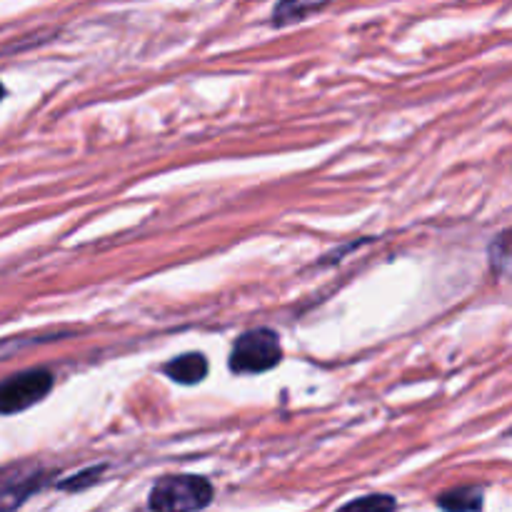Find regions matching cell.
I'll use <instances>...</instances> for the list:
<instances>
[{
	"mask_svg": "<svg viewBox=\"0 0 512 512\" xmlns=\"http://www.w3.org/2000/svg\"><path fill=\"white\" fill-rule=\"evenodd\" d=\"M213 500V485L198 475H170L160 478L153 485L148 498V508L160 512L178 510H203Z\"/></svg>",
	"mask_w": 512,
	"mask_h": 512,
	"instance_id": "6da1fadb",
	"label": "cell"
},
{
	"mask_svg": "<svg viewBox=\"0 0 512 512\" xmlns=\"http://www.w3.org/2000/svg\"><path fill=\"white\" fill-rule=\"evenodd\" d=\"M283 360L280 335L270 328L248 330L240 335L230 353V370L238 375L265 373Z\"/></svg>",
	"mask_w": 512,
	"mask_h": 512,
	"instance_id": "7a4b0ae2",
	"label": "cell"
},
{
	"mask_svg": "<svg viewBox=\"0 0 512 512\" xmlns=\"http://www.w3.org/2000/svg\"><path fill=\"white\" fill-rule=\"evenodd\" d=\"M53 388V375L48 370H28L0 383V415H15L40 403Z\"/></svg>",
	"mask_w": 512,
	"mask_h": 512,
	"instance_id": "3957f363",
	"label": "cell"
},
{
	"mask_svg": "<svg viewBox=\"0 0 512 512\" xmlns=\"http://www.w3.org/2000/svg\"><path fill=\"white\" fill-rule=\"evenodd\" d=\"M165 375L180 385H195L208 375V358L200 353H185L165 365Z\"/></svg>",
	"mask_w": 512,
	"mask_h": 512,
	"instance_id": "277c9868",
	"label": "cell"
},
{
	"mask_svg": "<svg viewBox=\"0 0 512 512\" xmlns=\"http://www.w3.org/2000/svg\"><path fill=\"white\" fill-rule=\"evenodd\" d=\"M330 0H278L273 10V23L275 25H290L298 20L308 18L315 10L325 8Z\"/></svg>",
	"mask_w": 512,
	"mask_h": 512,
	"instance_id": "5b68a950",
	"label": "cell"
},
{
	"mask_svg": "<svg viewBox=\"0 0 512 512\" xmlns=\"http://www.w3.org/2000/svg\"><path fill=\"white\" fill-rule=\"evenodd\" d=\"M438 505L445 510H480L483 508V493H480V488H455L448 490L438 500Z\"/></svg>",
	"mask_w": 512,
	"mask_h": 512,
	"instance_id": "8992f818",
	"label": "cell"
},
{
	"mask_svg": "<svg viewBox=\"0 0 512 512\" xmlns=\"http://www.w3.org/2000/svg\"><path fill=\"white\" fill-rule=\"evenodd\" d=\"M60 335H43V338H13V340H3L0 343V360L8 358V355H15V350L25 348V345H40L48 343V340H58Z\"/></svg>",
	"mask_w": 512,
	"mask_h": 512,
	"instance_id": "52a82bcc",
	"label": "cell"
},
{
	"mask_svg": "<svg viewBox=\"0 0 512 512\" xmlns=\"http://www.w3.org/2000/svg\"><path fill=\"white\" fill-rule=\"evenodd\" d=\"M395 498H390V495H373V498H358L353 500V503L345 505V510L350 508H373V510H393L395 508Z\"/></svg>",
	"mask_w": 512,
	"mask_h": 512,
	"instance_id": "ba28073f",
	"label": "cell"
},
{
	"mask_svg": "<svg viewBox=\"0 0 512 512\" xmlns=\"http://www.w3.org/2000/svg\"><path fill=\"white\" fill-rule=\"evenodd\" d=\"M100 470H103V468H95V470H83V475H80V478H70V480H63V483H60V488H65V490H78V488H83V485H90V483H93L95 478H98V475H100Z\"/></svg>",
	"mask_w": 512,
	"mask_h": 512,
	"instance_id": "9c48e42d",
	"label": "cell"
},
{
	"mask_svg": "<svg viewBox=\"0 0 512 512\" xmlns=\"http://www.w3.org/2000/svg\"><path fill=\"white\" fill-rule=\"evenodd\" d=\"M5 98V88H3V83H0V100Z\"/></svg>",
	"mask_w": 512,
	"mask_h": 512,
	"instance_id": "30bf717a",
	"label": "cell"
}]
</instances>
